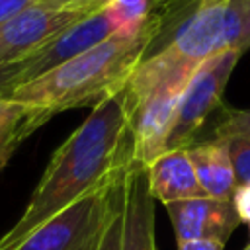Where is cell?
<instances>
[{"label": "cell", "instance_id": "22", "mask_svg": "<svg viewBox=\"0 0 250 250\" xmlns=\"http://www.w3.org/2000/svg\"><path fill=\"white\" fill-rule=\"evenodd\" d=\"M223 248L225 244L215 240H191V242L178 244V250H223Z\"/></svg>", "mask_w": 250, "mask_h": 250}, {"label": "cell", "instance_id": "13", "mask_svg": "<svg viewBox=\"0 0 250 250\" xmlns=\"http://www.w3.org/2000/svg\"><path fill=\"white\" fill-rule=\"evenodd\" d=\"M45 125L41 113L14 98H0V170L33 131Z\"/></svg>", "mask_w": 250, "mask_h": 250}, {"label": "cell", "instance_id": "2", "mask_svg": "<svg viewBox=\"0 0 250 250\" xmlns=\"http://www.w3.org/2000/svg\"><path fill=\"white\" fill-rule=\"evenodd\" d=\"M250 49V0H209L188 16L166 43L146 55L119 90L125 104L160 90H184L195 68L223 51Z\"/></svg>", "mask_w": 250, "mask_h": 250}, {"label": "cell", "instance_id": "5", "mask_svg": "<svg viewBox=\"0 0 250 250\" xmlns=\"http://www.w3.org/2000/svg\"><path fill=\"white\" fill-rule=\"evenodd\" d=\"M240 57L242 53L238 51H223L195 68L178 100L166 150L188 148L197 143L207 119L223 107V92Z\"/></svg>", "mask_w": 250, "mask_h": 250}, {"label": "cell", "instance_id": "23", "mask_svg": "<svg viewBox=\"0 0 250 250\" xmlns=\"http://www.w3.org/2000/svg\"><path fill=\"white\" fill-rule=\"evenodd\" d=\"M39 2L53 6V8H66V6H76L80 0H39Z\"/></svg>", "mask_w": 250, "mask_h": 250}, {"label": "cell", "instance_id": "4", "mask_svg": "<svg viewBox=\"0 0 250 250\" xmlns=\"http://www.w3.org/2000/svg\"><path fill=\"white\" fill-rule=\"evenodd\" d=\"M119 182L72 201L6 250H96Z\"/></svg>", "mask_w": 250, "mask_h": 250}, {"label": "cell", "instance_id": "11", "mask_svg": "<svg viewBox=\"0 0 250 250\" xmlns=\"http://www.w3.org/2000/svg\"><path fill=\"white\" fill-rule=\"evenodd\" d=\"M145 168L150 193L162 205L191 197H207L197 182L188 148L164 150Z\"/></svg>", "mask_w": 250, "mask_h": 250}, {"label": "cell", "instance_id": "20", "mask_svg": "<svg viewBox=\"0 0 250 250\" xmlns=\"http://www.w3.org/2000/svg\"><path fill=\"white\" fill-rule=\"evenodd\" d=\"M232 205H234L240 221L250 227V184L236 186V189L232 193Z\"/></svg>", "mask_w": 250, "mask_h": 250}, {"label": "cell", "instance_id": "24", "mask_svg": "<svg viewBox=\"0 0 250 250\" xmlns=\"http://www.w3.org/2000/svg\"><path fill=\"white\" fill-rule=\"evenodd\" d=\"M107 0H80L76 6H92V8H102Z\"/></svg>", "mask_w": 250, "mask_h": 250}, {"label": "cell", "instance_id": "7", "mask_svg": "<svg viewBox=\"0 0 250 250\" xmlns=\"http://www.w3.org/2000/svg\"><path fill=\"white\" fill-rule=\"evenodd\" d=\"M111 35H115V29L102 6L100 10L92 12L90 16L64 27L61 33H57L53 39H49L43 47H39L27 59L20 61L18 62L20 86L47 74L49 70L82 55L84 51L96 47L98 43L105 41Z\"/></svg>", "mask_w": 250, "mask_h": 250}, {"label": "cell", "instance_id": "6", "mask_svg": "<svg viewBox=\"0 0 250 250\" xmlns=\"http://www.w3.org/2000/svg\"><path fill=\"white\" fill-rule=\"evenodd\" d=\"M100 8L66 6L53 8L47 4H33L0 23V66L20 62L43 47L49 39L61 33L74 21L90 16Z\"/></svg>", "mask_w": 250, "mask_h": 250}, {"label": "cell", "instance_id": "25", "mask_svg": "<svg viewBox=\"0 0 250 250\" xmlns=\"http://www.w3.org/2000/svg\"><path fill=\"white\" fill-rule=\"evenodd\" d=\"M244 250H250V242H248V246H246V248H244Z\"/></svg>", "mask_w": 250, "mask_h": 250}, {"label": "cell", "instance_id": "17", "mask_svg": "<svg viewBox=\"0 0 250 250\" xmlns=\"http://www.w3.org/2000/svg\"><path fill=\"white\" fill-rule=\"evenodd\" d=\"M229 137H250V107L234 109L221 107V115L213 125V135L209 139H229Z\"/></svg>", "mask_w": 250, "mask_h": 250}, {"label": "cell", "instance_id": "19", "mask_svg": "<svg viewBox=\"0 0 250 250\" xmlns=\"http://www.w3.org/2000/svg\"><path fill=\"white\" fill-rule=\"evenodd\" d=\"M16 88H20V68H18V62L0 66V98H10Z\"/></svg>", "mask_w": 250, "mask_h": 250}, {"label": "cell", "instance_id": "10", "mask_svg": "<svg viewBox=\"0 0 250 250\" xmlns=\"http://www.w3.org/2000/svg\"><path fill=\"white\" fill-rule=\"evenodd\" d=\"M154 201L146 168L133 162L123 178L121 250H156Z\"/></svg>", "mask_w": 250, "mask_h": 250}, {"label": "cell", "instance_id": "14", "mask_svg": "<svg viewBox=\"0 0 250 250\" xmlns=\"http://www.w3.org/2000/svg\"><path fill=\"white\" fill-rule=\"evenodd\" d=\"M205 2L209 0H150V12H148L146 25L152 31V43L146 55L160 49L166 43V39L174 33V29Z\"/></svg>", "mask_w": 250, "mask_h": 250}, {"label": "cell", "instance_id": "16", "mask_svg": "<svg viewBox=\"0 0 250 250\" xmlns=\"http://www.w3.org/2000/svg\"><path fill=\"white\" fill-rule=\"evenodd\" d=\"M121 230H123V180L113 191L111 205L96 250H121Z\"/></svg>", "mask_w": 250, "mask_h": 250}, {"label": "cell", "instance_id": "1", "mask_svg": "<svg viewBox=\"0 0 250 250\" xmlns=\"http://www.w3.org/2000/svg\"><path fill=\"white\" fill-rule=\"evenodd\" d=\"M131 164L133 137L117 92L94 105L82 125L53 152L21 217L0 236V250L14 246L82 195L119 182Z\"/></svg>", "mask_w": 250, "mask_h": 250}, {"label": "cell", "instance_id": "3", "mask_svg": "<svg viewBox=\"0 0 250 250\" xmlns=\"http://www.w3.org/2000/svg\"><path fill=\"white\" fill-rule=\"evenodd\" d=\"M152 43V31L145 23L139 33H115L82 55L21 84L10 98L35 107L47 123L59 111L94 107L117 94Z\"/></svg>", "mask_w": 250, "mask_h": 250}, {"label": "cell", "instance_id": "18", "mask_svg": "<svg viewBox=\"0 0 250 250\" xmlns=\"http://www.w3.org/2000/svg\"><path fill=\"white\" fill-rule=\"evenodd\" d=\"M223 141L227 143L232 160L236 186L250 184V137H229Z\"/></svg>", "mask_w": 250, "mask_h": 250}, {"label": "cell", "instance_id": "12", "mask_svg": "<svg viewBox=\"0 0 250 250\" xmlns=\"http://www.w3.org/2000/svg\"><path fill=\"white\" fill-rule=\"evenodd\" d=\"M188 154L205 195L215 199H232L236 176L227 143L223 139H203L188 146Z\"/></svg>", "mask_w": 250, "mask_h": 250}, {"label": "cell", "instance_id": "15", "mask_svg": "<svg viewBox=\"0 0 250 250\" xmlns=\"http://www.w3.org/2000/svg\"><path fill=\"white\" fill-rule=\"evenodd\" d=\"M104 10L115 33L133 35L145 27L150 12V0H107Z\"/></svg>", "mask_w": 250, "mask_h": 250}, {"label": "cell", "instance_id": "21", "mask_svg": "<svg viewBox=\"0 0 250 250\" xmlns=\"http://www.w3.org/2000/svg\"><path fill=\"white\" fill-rule=\"evenodd\" d=\"M39 0H0V23L8 21L16 14L23 12L25 8L37 4Z\"/></svg>", "mask_w": 250, "mask_h": 250}, {"label": "cell", "instance_id": "9", "mask_svg": "<svg viewBox=\"0 0 250 250\" xmlns=\"http://www.w3.org/2000/svg\"><path fill=\"white\" fill-rule=\"evenodd\" d=\"M174 227L178 244L191 240H215L227 244L234 229L242 223L232 199L191 197L164 203Z\"/></svg>", "mask_w": 250, "mask_h": 250}, {"label": "cell", "instance_id": "8", "mask_svg": "<svg viewBox=\"0 0 250 250\" xmlns=\"http://www.w3.org/2000/svg\"><path fill=\"white\" fill-rule=\"evenodd\" d=\"M180 96L182 90L160 88L129 104L123 102L133 137V162L146 166L166 150Z\"/></svg>", "mask_w": 250, "mask_h": 250}]
</instances>
